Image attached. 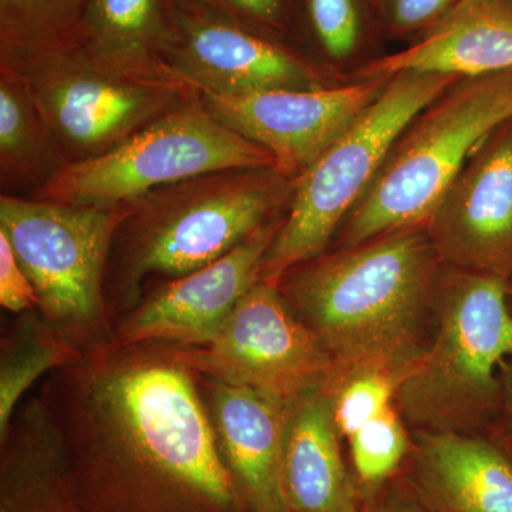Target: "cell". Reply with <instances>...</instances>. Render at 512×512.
Segmentation results:
<instances>
[{"label":"cell","instance_id":"e0dca14e","mask_svg":"<svg viewBox=\"0 0 512 512\" xmlns=\"http://www.w3.org/2000/svg\"><path fill=\"white\" fill-rule=\"evenodd\" d=\"M507 70L512 0H460L406 49L363 64L355 79H390L403 72L478 77Z\"/></svg>","mask_w":512,"mask_h":512},{"label":"cell","instance_id":"44dd1931","mask_svg":"<svg viewBox=\"0 0 512 512\" xmlns=\"http://www.w3.org/2000/svg\"><path fill=\"white\" fill-rule=\"evenodd\" d=\"M66 165L32 100L0 69V173L3 184L39 190Z\"/></svg>","mask_w":512,"mask_h":512},{"label":"cell","instance_id":"5bb4252c","mask_svg":"<svg viewBox=\"0 0 512 512\" xmlns=\"http://www.w3.org/2000/svg\"><path fill=\"white\" fill-rule=\"evenodd\" d=\"M282 220L259 229L218 261L161 286L124 316L111 343L202 346L212 342L249 289L261 281L265 256Z\"/></svg>","mask_w":512,"mask_h":512},{"label":"cell","instance_id":"2e32d148","mask_svg":"<svg viewBox=\"0 0 512 512\" xmlns=\"http://www.w3.org/2000/svg\"><path fill=\"white\" fill-rule=\"evenodd\" d=\"M407 485L433 512H512V451L494 437L417 431Z\"/></svg>","mask_w":512,"mask_h":512},{"label":"cell","instance_id":"cb8c5ba5","mask_svg":"<svg viewBox=\"0 0 512 512\" xmlns=\"http://www.w3.org/2000/svg\"><path fill=\"white\" fill-rule=\"evenodd\" d=\"M403 421L394 404L348 439L352 471L366 500L382 491L412 456L413 437Z\"/></svg>","mask_w":512,"mask_h":512},{"label":"cell","instance_id":"1f68e13d","mask_svg":"<svg viewBox=\"0 0 512 512\" xmlns=\"http://www.w3.org/2000/svg\"><path fill=\"white\" fill-rule=\"evenodd\" d=\"M508 291H510V303L512 308V279L510 282H508Z\"/></svg>","mask_w":512,"mask_h":512},{"label":"cell","instance_id":"3957f363","mask_svg":"<svg viewBox=\"0 0 512 512\" xmlns=\"http://www.w3.org/2000/svg\"><path fill=\"white\" fill-rule=\"evenodd\" d=\"M292 188L272 168H234L148 192L128 204L114 238V286L133 303L148 276L180 278L218 261L284 217Z\"/></svg>","mask_w":512,"mask_h":512},{"label":"cell","instance_id":"7402d4cb","mask_svg":"<svg viewBox=\"0 0 512 512\" xmlns=\"http://www.w3.org/2000/svg\"><path fill=\"white\" fill-rule=\"evenodd\" d=\"M32 311L23 313L2 342L0 439L8 431L20 400L37 379L83 356L82 350L60 336L39 312Z\"/></svg>","mask_w":512,"mask_h":512},{"label":"cell","instance_id":"f1b7e54d","mask_svg":"<svg viewBox=\"0 0 512 512\" xmlns=\"http://www.w3.org/2000/svg\"><path fill=\"white\" fill-rule=\"evenodd\" d=\"M232 15L278 37L288 30L286 0H212Z\"/></svg>","mask_w":512,"mask_h":512},{"label":"cell","instance_id":"4fadbf2b","mask_svg":"<svg viewBox=\"0 0 512 512\" xmlns=\"http://www.w3.org/2000/svg\"><path fill=\"white\" fill-rule=\"evenodd\" d=\"M444 266L512 279V119L471 156L426 222Z\"/></svg>","mask_w":512,"mask_h":512},{"label":"cell","instance_id":"8992f818","mask_svg":"<svg viewBox=\"0 0 512 512\" xmlns=\"http://www.w3.org/2000/svg\"><path fill=\"white\" fill-rule=\"evenodd\" d=\"M128 211V205L0 197V232L35 288L36 311L83 353L113 340L104 285L111 247Z\"/></svg>","mask_w":512,"mask_h":512},{"label":"cell","instance_id":"ac0fdd59","mask_svg":"<svg viewBox=\"0 0 512 512\" xmlns=\"http://www.w3.org/2000/svg\"><path fill=\"white\" fill-rule=\"evenodd\" d=\"M329 389L286 410L282 484L289 512H362L366 497L340 446Z\"/></svg>","mask_w":512,"mask_h":512},{"label":"cell","instance_id":"4316f807","mask_svg":"<svg viewBox=\"0 0 512 512\" xmlns=\"http://www.w3.org/2000/svg\"><path fill=\"white\" fill-rule=\"evenodd\" d=\"M460 0H369L394 37H417L433 28Z\"/></svg>","mask_w":512,"mask_h":512},{"label":"cell","instance_id":"ffe728a7","mask_svg":"<svg viewBox=\"0 0 512 512\" xmlns=\"http://www.w3.org/2000/svg\"><path fill=\"white\" fill-rule=\"evenodd\" d=\"M0 447V512H77L66 450L42 397L16 410Z\"/></svg>","mask_w":512,"mask_h":512},{"label":"cell","instance_id":"30bf717a","mask_svg":"<svg viewBox=\"0 0 512 512\" xmlns=\"http://www.w3.org/2000/svg\"><path fill=\"white\" fill-rule=\"evenodd\" d=\"M195 376L247 387L291 406L329 389L335 363L328 350L291 311L278 285L256 282L217 338L207 345H165Z\"/></svg>","mask_w":512,"mask_h":512},{"label":"cell","instance_id":"484cf974","mask_svg":"<svg viewBox=\"0 0 512 512\" xmlns=\"http://www.w3.org/2000/svg\"><path fill=\"white\" fill-rule=\"evenodd\" d=\"M369 0H306L313 35L326 57L345 63L365 43Z\"/></svg>","mask_w":512,"mask_h":512},{"label":"cell","instance_id":"6da1fadb","mask_svg":"<svg viewBox=\"0 0 512 512\" xmlns=\"http://www.w3.org/2000/svg\"><path fill=\"white\" fill-rule=\"evenodd\" d=\"M40 397L77 512H247L197 377L163 343L84 352L50 373Z\"/></svg>","mask_w":512,"mask_h":512},{"label":"cell","instance_id":"52a82bcc","mask_svg":"<svg viewBox=\"0 0 512 512\" xmlns=\"http://www.w3.org/2000/svg\"><path fill=\"white\" fill-rule=\"evenodd\" d=\"M458 79L414 72L390 77L379 99L293 180L291 202L265 256L261 281L278 285L291 269L325 252L400 133Z\"/></svg>","mask_w":512,"mask_h":512},{"label":"cell","instance_id":"ba28073f","mask_svg":"<svg viewBox=\"0 0 512 512\" xmlns=\"http://www.w3.org/2000/svg\"><path fill=\"white\" fill-rule=\"evenodd\" d=\"M234 168H275L269 151L232 130L200 100L168 111L99 156L67 163L37 200L123 207L167 185Z\"/></svg>","mask_w":512,"mask_h":512},{"label":"cell","instance_id":"5b68a950","mask_svg":"<svg viewBox=\"0 0 512 512\" xmlns=\"http://www.w3.org/2000/svg\"><path fill=\"white\" fill-rule=\"evenodd\" d=\"M512 119V70L461 77L417 114L339 229L349 248L426 225L477 148Z\"/></svg>","mask_w":512,"mask_h":512},{"label":"cell","instance_id":"8fae6325","mask_svg":"<svg viewBox=\"0 0 512 512\" xmlns=\"http://www.w3.org/2000/svg\"><path fill=\"white\" fill-rule=\"evenodd\" d=\"M167 60L197 96L345 83L212 0H164Z\"/></svg>","mask_w":512,"mask_h":512},{"label":"cell","instance_id":"f546056e","mask_svg":"<svg viewBox=\"0 0 512 512\" xmlns=\"http://www.w3.org/2000/svg\"><path fill=\"white\" fill-rule=\"evenodd\" d=\"M362 512H433L426 507L412 491H396L382 495L377 493L366 500Z\"/></svg>","mask_w":512,"mask_h":512},{"label":"cell","instance_id":"7c38bea8","mask_svg":"<svg viewBox=\"0 0 512 512\" xmlns=\"http://www.w3.org/2000/svg\"><path fill=\"white\" fill-rule=\"evenodd\" d=\"M390 79H353L320 89H276L237 96L201 94L212 116L275 160L274 171L296 180L372 106Z\"/></svg>","mask_w":512,"mask_h":512},{"label":"cell","instance_id":"7a4b0ae2","mask_svg":"<svg viewBox=\"0 0 512 512\" xmlns=\"http://www.w3.org/2000/svg\"><path fill=\"white\" fill-rule=\"evenodd\" d=\"M443 268L426 227L417 225L323 252L291 269L278 288L332 357V383L359 370L406 377L426 348L424 325Z\"/></svg>","mask_w":512,"mask_h":512},{"label":"cell","instance_id":"d6986e66","mask_svg":"<svg viewBox=\"0 0 512 512\" xmlns=\"http://www.w3.org/2000/svg\"><path fill=\"white\" fill-rule=\"evenodd\" d=\"M74 43L101 72L194 93L167 60L164 0H90Z\"/></svg>","mask_w":512,"mask_h":512},{"label":"cell","instance_id":"277c9868","mask_svg":"<svg viewBox=\"0 0 512 512\" xmlns=\"http://www.w3.org/2000/svg\"><path fill=\"white\" fill-rule=\"evenodd\" d=\"M434 332L400 383L396 407L417 431L474 433L493 427L512 357L508 282L444 266Z\"/></svg>","mask_w":512,"mask_h":512},{"label":"cell","instance_id":"4dcf8cb0","mask_svg":"<svg viewBox=\"0 0 512 512\" xmlns=\"http://www.w3.org/2000/svg\"><path fill=\"white\" fill-rule=\"evenodd\" d=\"M491 429V437L512 451V357L505 363L503 369V399L500 413Z\"/></svg>","mask_w":512,"mask_h":512},{"label":"cell","instance_id":"d4e9b609","mask_svg":"<svg viewBox=\"0 0 512 512\" xmlns=\"http://www.w3.org/2000/svg\"><path fill=\"white\" fill-rule=\"evenodd\" d=\"M403 379L383 370H359L335 380L329 392L342 439L348 440L360 427L394 406Z\"/></svg>","mask_w":512,"mask_h":512},{"label":"cell","instance_id":"9a60e30c","mask_svg":"<svg viewBox=\"0 0 512 512\" xmlns=\"http://www.w3.org/2000/svg\"><path fill=\"white\" fill-rule=\"evenodd\" d=\"M195 377L218 450L247 512H289L282 484L288 406L247 387Z\"/></svg>","mask_w":512,"mask_h":512},{"label":"cell","instance_id":"83f0119b","mask_svg":"<svg viewBox=\"0 0 512 512\" xmlns=\"http://www.w3.org/2000/svg\"><path fill=\"white\" fill-rule=\"evenodd\" d=\"M0 305L13 313L32 311L37 306L35 288L3 232H0Z\"/></svg>","mask_w":512,"mask_h":512},{"label":"cell","instance_id":"9c48e42d","mask_svg":"<svg viewBox=\"0 0 512 512\" xmlns=\"http://www.w3.org/2000/svg\"><path fill=\"white\" fill-rule=\"evenodd\" d=\"M0 69L22 84L66 164L99 156L198 99L178 87L128 82L101 72L76 43L0 52Z\"/></svg>","mask_w":512,"mask_h":512},{"label":"cell","instance_id":"603a6c76","mask_svg":"<svg viewBox=\"0 0 512 512\" xmlns=\"http://www.w3.org/2000/svg\"><path fill=\"white\" fill-rule=\"evenodd\" d=\"M90 0H0V52L73 45Z\"/></svg>","mask_w":512,"mask_h":512}]
</instances>
